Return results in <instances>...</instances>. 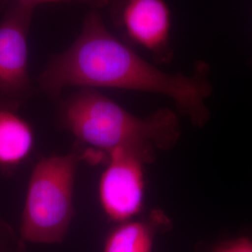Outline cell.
Listing matches in <instances>:
<instances>
[{
	"label": "cell",
	"instance_id": "3957f363",
	"mask_svg": "<svg viewBox=\"0 0 252 252\" xmlns=\"http://www.w3.org/2000/svg\"><path fill=\"white\" fill-rule=\"evenodd\" d=\"M80 156L72 153L45 157L33 168L20 232L28 242L59 243L74 214V183Z\"/></svg>",
	"mask_w": 252,
	"mask_h": 252
},
{
	"label": "cell",
	"instance_id": "ba28073f",
	"mask_svg": "<svg viewBox=\"0 0 252 252\" xmlns=\"http://www.w3.org/2000/svg\"><path fill=\"white\" fill-rule=\"evenodd\" d=\"M168 225L167 218L158 211L153 212L149 220L120 222L108 234L103 252H153L158 229Z\"/></svg>",
	"mask_w": 252,
	"mask_h": 252
},
{
	"label": "cell",
	"instance_id": "8992f818",
	"mask_svg": "<svg viewBox=\"0 0 252 252\" xmlns=\"http://www.w3.org/2000/svg\"><path fill=\"white\" fill-rule=\"evenodd\" d=\"M99 180L100 205L109 220L120 223L133 220L144 206V161L135 153L115 150Z\"/></svg>",
	"mask_w": 252,
	"mask_h": 252
},
{
	"label": "cell",
	"instance_id": "52a82bcc",
	"mask_svg": "<svg viewBox=\"0 0 252 252\" xmlns=\"http://www.w3.org/2000/svg\"><path fill=\"white\" fill-rule=\"evenodd\" d=\"M34 145V131L18 108L0 103V171L15 170L29 157Z\"/></svg>",
	"mask_w": 252,
	"mask_h": 252
},
{
	"label": "cell",
	"instance_id": "30bf717a",
	"mask_svg": "<svg viewBox=\"0 0 252 252\" xmlns=\"http://www.w3.org/2000/svg\"><path fill=\"white\" fill-rule=\"evenodd\" d=\"M19 3L25 4L27 6H31L33 8H36L39 4L44 3H70V2H76L84 4L91 9H100L105 7H108L111 0H15Z\"/></svg>",
	"mask_w": 252,
	"mask_h": 252
},
{
	"label": "cell",
	"instance_id": "9c48e42d",
	"mask_svg": "<svg viewBox=\"0 0 252 252\" xmlns=\"http://www.w3.org/2000/svg\"><path fill=\"white\" fill-rule=\"evenodd\" d=\"M207 252H252V239L241 236L216 244Z\"/></svg>",
	"mask_w": 252,
	"mask_h": 252
},
{
	"label": "cell",
	"instance_id": "5b68a950",
	"mask_svg": "<svg viewBox=\"0 0 252 252\" xmlns=\"http://www.w3.org/2000/svg\"><path fill=\"white\" fill-rule=\"evenodd\" d=\"M109 6L126 43L142 48L157 63L171 61V11L164 0H111Z\"/></svg>",
	"mask_w": 252,
	"mask_h": 252
},
{
	"label": "cell",
	"instance_id": "7a4b0ae2",
	"mask_svg": "<svg viewBox=\"0 0 252 252\" xmlns=\"http://www.w3.org/2000/svg\"><path fill=\"white\" fill-rule=\"evenodd\" d=\"M59 122L81 143L106 154L125 150L152 163L158 151L178 143L180 126L168 108L137 117L99 91L81 88L63 100Z\"/></svg>",
	"mask_w": 252,
	"mask_h": 252
},
{
	"label": "cell",
	"instance_id": "6da1fadb",
	"mask_svg": "<svg viewBox=\"0 0 252 252\" xmlns=\"http://www.w3.org/2000/svg\"><path fill=\"white\" fill-rule=\"evenodd\" d=\"M210 67L197 61L190 75L164 72L115 36L99 9H91L71 45L55 54L40 73L39 89L58 98L68 87L110 88L164 95L195 126L208 122L207 99L212 93Z\"/></svg>",
	"mask_w": 252,
	"mask_h": 252
},
{
	"label": "cell",
	"instance_id": "277c9868",
	"mask_svg": "<svg viewBox=\"0 0 252 252\" xmlns=\"http://www.w3.org/2000/svg\"><path fill=\"white\" fill-rule=\"evenodd\" d=\"M35 8L13 0L0 21V103L18 108L33 94L28 33Z\"/></svg>",
	"mask_w": 252,
	"mask_h": 252
}]
</instances>
